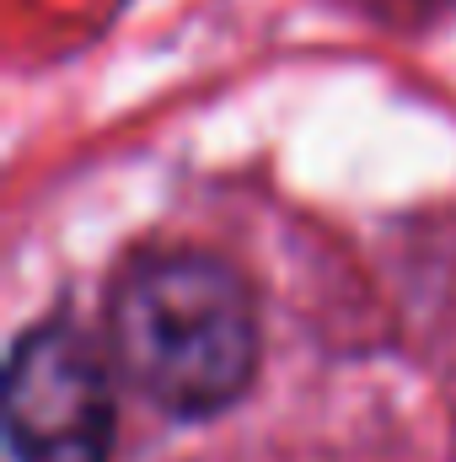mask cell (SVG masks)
Instances as JSON below:
<instances>
[{
  "mask_svg": "<svg viewBox=\"0 0 456 462\" xmlns=\"http://www.w3.org/2000/svg\"><path fill=\"white\" fill-rule=\"evenodd\" d=\"M118 376L172 420L231 409L258 371V301L247 280L194 247L145 253L108 296Z\"/></svg>",
  "mask_w": 456,
  "mask_h": 462,
  "instance_id": "cell-1",
  "label": "cell"
},
{
  "mask_svg": "<svg viewBox=\"0 0 456 462\" xmlns=\"http://www.w3.org/2000/svg\"><path fill=\"white\" fill-rule=\"evenodd\" d=\"M118 436L114 371L76 323H32L5 360L11 462H108Z\"/></svg>",
  "mask_w": 456,
  "mask_h": 462,
  "instance_id": "cell-2",
  "label": "cell"
}]
</instances>
